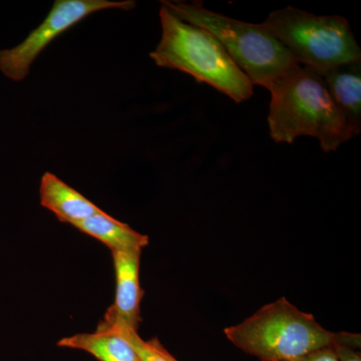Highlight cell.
Instances as JSON below:
<instances>
[{
    "label": "cell",
    "mask_w": 361,
    "mask_h": 361,
    "mask_svg": "<svg viewBox=\"0 0 361 361\" xmlns=\"http://www.w3.org/2000/svg\"><path fill=\"white\" fill-rule=\"evenodd\" d=\"M261 25L286 47L296 63L315 73L361 61L360 45L342 16H315L287 6L271 13Z\"/></svg>",
    "instance_id": "obj_5"
},
{
    "label": "cell",
    "mask_w": 361,
    "mask_h": 361,
    "mask_svg": "<svg viewBox=\"0 0 361 361\" xmlns=\"http://www.w3.org/2000/svg\"><path fill=\"white\" fill-rule=\"evenodd\" d=\"M73 226L80 232L101 241L111 252L134 249L142 250L144 247L149 245L147 235L135 231L129 225L115 219L106 212L97 214Z\"/></svg>",
    "instance_id": "obj_11"
},
{
    "label": "cell",
    "mask_w": 361,
    "mask_h": 361,
    "mask_svg": "<svg viewBox=\"0 0 361 361\" xmlns=\"http://www.w3.org/2000/svg\"><path fill=\"white\" fill-rule=\"evenodd\" d=\"M39 195L42 206L51 211L63 223L73 225L104 212L96 204L52 173L47 172L42 176Z\"/></svg>",
    "instance_id": "obj_8"
},
{
    "label": "cell",
    "mask_w": 361,
    "mask_h": 361,
    "mask_svg": "<svg viewBox=\"0 0 361 361\" xmlns=\"http://www.w3.org/2000/svg\"><path fill=\"white\" fill-rule=\"evenodd\" d=\"M58 346L85 351L99 361H140L123 337L102 324L92 334H78L61 338Z\"/></svg>",
    "instance_id": "obj_10"
},
{
    "label": "cell",
    "mask_w": 361,
    "mask_h": 361,
    "mask_svg": "<svg viewBox=\"0 0 361 361\" xmlns=\"http://www.w3.org/2000/svg\"><path fill=\"white\" fill-rule=\"evenodd\" d=\"M161 4L185 23L212 33L253 85L269 90L278 78L298 65L286 47L262 25L214 13L202 1H161Z\"/></svg>",
    "instance_id": "obj_4"
},
{
    "label": "cell",
    "mask_w": 361,
    "mask_h": 361,
    "mask_svg": "<svg viewBox=\"0 0 361 361\" xmlns=\"http://www.w3.org/2000/svg\"><path fill=\"white\" fill-rule=\"evenodd\" d=\"M235 346L261 361H296L313 351L331 348L337 334L322 327L310 313L285 297L267 304L243 322L225 329Z\"/></svg>",
    "instance_id": "obj_3"
},
{
    "label": "cell",
    "mask_w": 361,
    "mask_h": 361,
    "mask_svg": "<svg viewBox=\"0 0 361 361\" xmlns=\"http://www.w3.org/2000/svg\"><path fill=\"white\" fill-rule=\"evenodd\" d=\"M141 254V249L113 251L116 298L115 303L104 315L135 330L141 322V301L144 295L140 283Z\"/></svg>",
    "instance_id": "obj_7"
},
{
    "label": "cell",
    "mask_w": 361,
    "mask_h": 361,
    "mask_svg": "<svg viewBox=\"0 0 361 361\" xmlns=\"http://www.w3.org/2000/svg\"><path fill=\"white\" fill-rule=\"evenodd\" d=\"M349 125L361 130V61L344 63L317 73Z\"/></svg>",
    "instance_id": "obj_9"
},
{
    "label": "cell",
    "mask_w": 361,
    "mask_h": 361,
    "mask_svg": "<svg viewBox=\"0 0 361 361\" xmlns=\"http://www.w3.org/2000/svg\"><path fill=\"white\" fill-rule=\"evenodd\" d=\"M160 20L161 42L149 54L157 66L186 73L236 103L253 96L250 80L212 33L180 20L163 4Z\"/></svg>",
    "instance_id": "obj_2"
},
{
    "label": "cell",
    "mask_w": 361,
    "mask_h": 361,
    "mask_svg": "<svg viewBox=\"0 0 361 361\" xmlns=\"http://www.w3.org/2000/svg\"><path fill=\"white\" fill-rule=\"evenodd\" d=\"M135 6L133 0H56L42 25L21 44L0 51V71L11 80L20 82L27 77L33 61L52 40L87 16L106 9L130 11Z\"/></svg>",
    "instance_id": "obj_6"
},
{
    "label": "cell",
    "mask_w": 361,
    "mask_h": 361,
    "mask_svg": "<svg viewBox=\"0 0 361 361\" xmlns=\"http://www.w3.org/2000/svg\"><path fill=\"white\" fill-rule=\"evenodd\" d=\"M161 353H164V355H165L166 357L168 358L169 361H178L177 360H176L174 356H173L172 355H171L170 353H169L167 349H166L165 348H164L163 345H161Z\"/></svg>",
    "instance_id": "obj_15"
},
{
    "label": "cell",
    "mask_w": 361,
    "mask_h": 361,
    "mask_svg": "<svg viewBox=\"0 0 361 361\" xmlns=\"http://www.w3.org/2000/svg\"><path fill=\"white\" fill-rule=\"evenodd\" d=\"M269 90L268 123L274 142L292 144L297 137L308 135L316 137L329 153L358 135L314 71L295 65Z\"/></svg>",
    "instance_id": "obj_1"
},
{
    "label": "cell",
    "mask_w": 361,
    "mask_h": 361,
    "mask_svg": "<svg viewBox=\"0 0 361 361\" xmlns=\"http://www.w3.org/2000/svg\"><path fill=\"white\" fill-rule=\"evenodd\" d=\"M99 324L109 329L115 330L116 334L123 337L128 343L132 346L137 360L140 361H169L161 350V342L157 338L149 341H145L137 334V330L132 329L129 325L125 324L111 318L104 317Z\"/></svg>",
    "instance_id": "obj_12"
},
{
    "label": "cell",
    "mask_w": 361,
    "mask_h": 361,
    "mask_svg": "<svg viewBox=\"0 0 361 361\" xmlns=\"http://www.w3.org/2000/svg\"><path fill=\"white\" fill-rule=\"evenodd\" d=\"M338 361H361L360 334L339 332L334 346H331Z\"/></svg>",
    "instance_id": "obj_13"
},
{
    "label": "cell",
    "mask_w": 361,
    "mask_h": 361,
    "mask_svg": "<svg viewBox=\"0 0 361 361\" xmlns=\"http://www.w3.org/2000/svg\"><path fill=\"white\" fill-rule=\"evenodd\" d=\"M296 361H338L332 348H324L313 351Z\"/></svg>",
    "instance_id": "obj_14"
}]
</instances>
